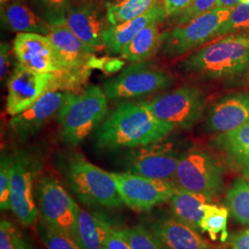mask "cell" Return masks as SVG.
Returning <instances> with one entry per match:
<instances>
[{"label":"cell","mask_w":249,"mask_h":249,"mask_svg":"<svg viewBox=\"0 0 249 249\" xmlns=\"http://www.w3.org/2000/svg\"><path fill=\"white\" fill-rule=\"evenodd\" d=\"M36 230L47 249H81L71 235L50 225L42 218L37 222Z\"/></svg>","instance_id":"29"},{"label":"cell","mask_w":249,"mask_h":249,"mask_svg":"<svg viewBox=\"0 0 249 249\" xmlns=\"http://www.w3.org/2000/svg\"><path fill=\"white\" fill-rule=\"evenodd\" d=\"M40 165L39 159L29 152L18 151L13 154L10 210L24 226L34 224L38 218L35 180Z\"/></svg>","instance_id":"8"},{"label":"cell","mask_w":249,"mask_h":249,"mask_svg":"<svg viewBox=\"0 0 249 249\" xmlns=\"http://www.w3.org/2000/svg\"><path fill=\"white\" fill-rule=\"evenodd\" d=\"M194 0H163V7L166 15L172 16L179 14L187 9Z\"/></svg>","instance_id":"37"},{"label":"cell","mask_w":249,"mask_h":249,"mask_svg":"<svg viewBox=\"0 0 249 249\" xmlns=\"http://www.w3.org/2000/svg\"><path fill=\"white\" fill-rule=\"evenodd\" d=\"M239 4H248L249 3V0H238Z\"/></svg>","instance_id":"43"},{"label":"cell","mask_w":249,"mask_h":249,"mask_svg":"<svg viewBox=\"0 0 249 249\" xmlns=\"http://www.w3.org/2000/svg\"><path fill=\"white\" fill-rule=\"evenodd\" d=\"M175 180L179 188L211 197L220 195L224 187L223 166L208 151L197 149L180 156Z\"/></svg>","instance_id":"5"},{"label":"cell","mask_w":249,"mask_h":249,"mask_svg":"<svg viewBox=\"0 0 249 249\" xmlns=\"http://www.w3.org/2000/svg\"><path fill=\"white\" fill-rule=\"evenodd\" d=\"M54 74L35 71L18 63L8 80L6 109L14 116L32 107L51 87Z\"/></svg>","instance_id":"12"},{"label":"cell","mask_w":249,"mask_h":249,"mask_svg":"<svg viewBox=\"0 0 249 249\" xmlns=\"http://www.w3.org/2000/svg\"><path fill=\"white\" fill-rule=\"evenodd\" d=\"M36 198L41 218L71 235L79 244L77 220L80 206L60 182L52 176L41 177L36 183Z\"/></svg>","instance_id":"6"},{"label":"cell","mask_w":249,"mask_h":249,"mask_svg":"<svg viewBox=\"0 0 249 249\" xmlns=\"http://www.w3.org/2000/svg\"><path fill=\"white\" fill-rule=\"evenodd\" d=\"M231 9L214 8L163 35L161 45L164 53L172 55L187 53L218 38L221 29L231 15Z\"/></svg>","instance_id":"7"},{"label":"cell","mask_w":249,"mask_h":249,"mask_svg":"<svg viewBox=\"0 0 249 249\" xmlns=\"http://www.w3.org/2000/svg\"><path fill=\"white\" fill-rule=\"evenodd\" d=\"M230 245L231 249H249V228L233 233Z\"/></svg>","instance_id":"39"},{"label":"cell","mask_w":249,"mask_h":249,"mask_svg":"<svg viewBox=\"0 0 249 249\" xmlns=\"http://www.w3.org/2000/svg\"><path fill=\"white\" fill-rule=\"evenodd\" d=\"M7 1H9V0H1V4H2V5H3V4H6Z\"/></svg>","instance_id":"44"},{"label":"cell","mask_w":249,"mask_h":249,"mask_svg":"<svg viewBox=\"0 0 249 249\" xmlns=\"http://www.w3.org/2000/svg\"><path fill=\"white\" fill-rule=\"evenodd\" d=\"M249 68V32L224 36L183 62L184 71L210 79L239 75Z\"/></svg>","instance_id":"2"},{"label":"cell","mask_w":249,"mask_h":249,"mask_svg":"<svg viewBox=\"0 0 249 249\" xmlns=\"http://www.w3.org/2000/svg\"><path fill=\"white\" fill-rule=\"evenodd\" d=\"M176 127L160 120L142 103H123L100 125L99 148L116 150L140 148L161 142Z\"/></svg>","instance_id":"1"},{"label":"cell","mask_w":249,"mask_h":249,"mask_svg":"<svg viewBox=\"0 0 249 249\" xmlns=\"http://www.w3.org/2000/svg\"><path fill=\"white\" fill-rule=\"evenodd\" d=\"M160 4V0H124L107 7V18L109 25H117L137 18Z\"/></svg>","instance_id":"28"},{"label":"cell","mask_w":249,"mask_h":249,"mask_svg":"<svg viewBox=\"0 0 249 249\" xmlns=\"http://www.w3.org/2000/svg\"><path fill=\"white\" fill-rule=\"evenodd\" d=\"M123 203L138 212L150 211L170 200L178 187L171 181L146 178L130 172L110 173Z\"/></svg>","instance_id":"11"},{"label":"cell","mask_w":249,"mask_h":249,"mask_svg":"<svg viewBox=\"0 0 249 249\" xmlns=\"http://www.w3.org/2000/svg\"><path fill=\"white\" fill-rule=\"evenodd\" d=\"M166 17L163 5L158 4L140 17L117 25H110L104 35L105 47L110 53H121L144 28L152 23H160Z\"/></svg>","instance_id":"19"},{"label":"cell","mask_w":249,"mask_h":249,"mask_svg":"<svg viewBox=\"0 0 249 249\" xmlns=\"http://www.w3.org/2000/svg\"><path fill=\"white\" fill-rule=\"evenodd\" d=\"M216 2L217 0H194L187 9L178 14V26L186 24L191 19L214 9Z\"/></svg>","instance_id":"34"},{"label":"cell","mask_w":249,"mask_h":249,"mask_svg":"<svg viewBox=\"0 0 249 249\" xmlns=\"http://www.w3.org/2000/svg\"><path fill=\"white\" fill-rule=\"evenodd\" d=\"M143 103L160 120L175 127L190 128L202 116L206 100L198 88L183 86Z\"/></svg>","instance_id":"10"},{"label":"cell","mask_w":249,"mask_h":249,"mask_svg":"<svg viewBox=\"0 0 249 249\" xmlns=\"http://www.w3.org/2000/svg\"><path fill=\"white\" fill-rule=\"evenodd\" d=\"M13 50L18 63L41 73H59V66L53 45L47 36L18 34L13 41Z\"/></svg>","instance_id":"16"},{"label":"cell","mask_w":249,"mask_h":249,"mask_svg":"<svg viewBox=\"0 0 249 249\" xmlns=\"http://www.w3.org/2000/svg\"><path fill=\"white\" fill-rule=\"evenodd\" d=\"M172 82L169 73L148 63H134L116 78L107 80L103 89L108 100L131 99L166 89Z\"/></svg>","instance_id":"9"},{"label":"cell","mask_w":249,"mask_h":249,"mask_svg":"<svg viewBox=\"0 0 249 249\" xmlns=\"http://www.w3.org/2000/svg\"><path fill=\"white\" fill-rule=\"evenodd\" d=\"M239 5L238 0H217L215 8H227L233 9Z\"/></svg>","instance_id":"40"},{"label":"cell","mask_w":249,"mask_h":249,"mask_svg":"<svg viewBox=\"0 0 249 249\" xmlns=\"http://www.w3.org/2000/svg\"><path fill=\"white\" fill-rule=\"evenodd\" d=\"M131 249H166L156 234L142 225L124 229Z\"/></svg>","instance_id":"31"},{"label":"cell","mask_w":249,"mask_h":249,"mask_svg":"<svg viewBox=\"0 0 249 249\" xmlns=\"http://www.w3.org/2000/svg\"><path fill=\"white\" fill-rule=\"evenodd\" d=\"M3 24L18 34H39L48 36L50 25L45 18L39 17L26 4L15 1L2 9Z\"/></svg>","instance_id":"22"},{"label":"cell","mask_w":249,"mask_h":249,"mask_svg":"<svg viewBox=\"0 0 249 249\" xmlns=\"http://www.w3.org/2000/svg\"><path fill=\"white\" fill-rule=\"evenodd\" d=\"M69 92L48 90L32 107L12 116L9 129L19 142H25L38 133L55 114L59 113Z\"/></svg>","instance_id":"15"},{"label":"cell","mask_w":249,"mask_h":249,"mask_svg":"<svg viewBox=\"0 0 249 249\" xmlns=\"http://www.w3.org/2000/svg\"><path fill=\"white\" fill-rule=\"evenodd\" d=\"M16 231L14 225L8 220H1L0 223V249H18Z\"/></svg>","instance_id":"35"},{"label":"cell","mask_w":249,"mask_h":249,"mask_svg":"<svg viewBox=\"0 0 249 249\" xmlns=\"http://www.w3.org/2000/svg\"><path fill=\"white\" fill-rule=\"evenodd\" d=\"M213 145L249 179V124L219 134L214 139Z\"/></svg>","instance_id":"21"},{"label":"cell","mask_w":249,"mask_h":249,"mask_svg":"<svg viewBox=\"0 0 249 249\" xmlns=\"http://www.w3.org/2000/svg\"><path fill=\"white\" fill-rule=\"evenodd\" d=\"M13 155L2 152L0 160V209L2 212L11 209V178Z\"/></svg>","instance_id":"32"},{"label":"cell","mask_w":249,"mask_h":249,"mask_svg":"<svg viewBox=\"0 0 249 249\" xmlns=\"http://www.w3.org/2000/svg\"><path fill=\"white\" fill-rule=\"evenodd\" d=\"M213 197L178 187L170 198V206L174 217L191 227L199 230V223L203 217L202 205L210 203Z\"/></svg>","instance_id":"23"},{"label":"cell","mask_w":249,"mask_h":249,"mask_svg":"<svg viewBox=\"0 0 249 249\" xmlns=\"http://www.w3.org/2000/svg\"><path fill=\"white\" fill-rule=\"evenodd\" d=\"M17 242H18V249H37L34 248L32 245H30L27 241L24 240L18 233L17 236Z\"/></svg>","instance_id":"41"},{"label":"cell","mask_w":249,"mask_h":249,"mask_svg":"<svg viewBox=\"0 0 249 249\" xmlns=\"http://www.w3.org/2000/svg\"><path fill=\"white\" fill-rule=\"evenodd\" d=\"M247 30H249V3L239 4L231 9V15L221 29L218 37L236 34Z\"/></svg>","instance_id":"33"},{"label":"cell","mask_w":249,"mask_h":249,"mask_svg":"<svg viewBox=\"0 0 249 249\" xmlns=\"http://www.w3.org/2000/svg\"><path fill=\"white\" fill-rule=\"evenodd\" d=\"M66 175L73 192L82 203L106 208L124 204L110 173L88 160L73 158Z\"/></svg>","instance_id":"4"},{"label":"cell","mask_w":249,"mask_h":249,"mask_svg":"<svg viewBox=\"0 0 249 249\" xmlns=\"http://www.w3.org/2000/svg\"><path fill=\"white\" fill-rule=\"evenodd\" d=\"M36 7L50 26L66 22L71 0H34Z\"/></svg>","instance_id":"30"},{"label":"cell","mask_w":249,"mask_h":249,"mask_svg":"<svg viewBox=\"0 0 249 249\" xmlns=\"http://www.w3.org/2000/svg\"><path fill=\"white\" fill-rule=\"evenodd\" d=\"M105 2V4L107 5V7L109 6H113V5H116V4H119L121 2H123L124 0H103Z\"/></svg>","instance_id":"42"},{"label":"cell","mask_w":249,"mask_h":249,"mask_svg":"<svg viewBox=\"0 0 249 249\" xmlns=\"http://www.w3.org/2000/svg\"><path fill=\"white\" fill-rule=\"evenodd\" d=\"M106 249H131L124 229L111 228L106 243Z\"/></svg>","instance_id":"36"},{"label":"cell","mask_w":249,"mask_h":249,"mask_svg":"<svg viewBox=\"0 0 249 249\" xmlns=\"http://www.w3.org/2000/svg\"><path fill=\"white\" fill-rule=\"evenodd\" d=\"M10 46L7 43H1L0 45V78L5 80L10 65Z\"/></svg>","instance_id":"38"},{"label":"cell","mask_w":249,"mask_h":249,"mask_svg":"<svg viewBox=\"0 0 249 249\" xmlns=\"http://www.w3.org/2000/svg\"><path fill=\"white\" fill-rule=\"evenodd\" d=\"M66 23L85 44L95 50L105 47L104 35L107 25L98 8L91 2L82 1L71 4L68 10Z\"/></svg>","instance_id":"17"},{"label":"cell","mask_w":249,"mask_h":249,"mask_svg":"<svg viewBox=\"0 0 249 249\" xmlns=\"http://www.w3.org/2000/svg\"><path fill=\"white\" fill-rule=\"evenodd\" d=\"M158 23H152L134 38L120 53L121 57L129 62H144L157 52L161 45V36Z\"/></svg>","instance_id":"25"},{"label":"cell","mask_w":249,"mask_h":249,"mask_svg":"<svg viewBox=\"0 0 249 249\" xmlns=\"http://www.w3.org/2000/svg\"><path fill=\"white\" fill-rule=\"evenodd\" d=\"M112 226L80 208L77 220L78 242L81 249H106L108 234Z\"/></svg>","instance_id":"24"},{"label":"cell","mask_w":249,"mask_h":249,"mask_svg":"<svg viewBox=\"0 0 249 249\" xmlns=\"http://www.w3.org/2000/svg\"><path fill=\"white\" fill-rule=\"evenodd\" d=\"M151 231L166 249H214L195 228L177 218H164L152 224Z\"/></svg>","instance_id":"20"},{"label":"cell","mask_w":249,"mask_h":249,"mask_svg":"<svg viewBox=\"0 0 249 249\" xmlns=\"http://www.w3.org/2000/svg\"><path fill=\"white\" fill-rule=\"evenodd\" d=\"M226 202L231 216L237 223L249 225V181L235 179L226 194Z\"/></svg>","instance_id":"26"},{"label":"cell","mask_w":249,"mask_h":249,"mask_svg":"<svg viewBox=\"0 0 249 249\" xmlns=\"http://www.w3.org/2000/svg\"><path fill=\"white\" fill-rule=\"evenodd\" d=\"M201 210L203 211V217L199 223V230L207 232L213 241L221 233V241L225 242L228 236L227 223L229 210L212 204L211 202L202 205Z\"/></svg>","instance_id":"27"},{"label":"cell","mask_w":249,"mask_h":249,"mask_svg":"<svg viewBox=\"0 0 249 249\" xmlns=\"http://www.w3.org/2000/svg\"><path fill=\"white\" fill-rule=\"evenodd\" d=\"M249 124V92L227 95L210 111L206 126L216 133H224Z\"/></svg>","instance_id":"18"},{"label":"cell","mask_w":249,"mask_h":249,"mask_svg":"<svg viewBox=\"0 0 249 249\" xmlns=\"http://www.w3.org/2000/svg\"><path fill=\"white\" fill-rule=\"evenodd\" d=\"M107 99L104 89L91 86L82 93L69 92L58 113L60 137L71 146H78L91 133L107 114Z\"/></svg>","instance_id":"3"},{"label":"cell","mask_w":249,"mask_h":249,"mask_svg":"<svg viewBox=\"0 0 249 249\" xmlns=\"http://www.w3.org/2000/svg\"><path fill=\"white\" fill-rule=\"evenodd\" d=\"M47 36L54 49L59 73L64 72L76 78L80 71L90 68L96 50L81 41L66 22L50 27Z\"/></svg>","instance_id":"13"},{"label":"cell","mask_w":249,"mask_h":249,"mask_svg":"<svg viewBox=\"0 0 249 249\" xmlns=\"http://www.w3.org/2000/svg\"><path fill=\"white\" fill-rule=\"evenodd\" d=\"M160 142L137 148L126 160L127 172L167 181L175 178L181 155L169 144Z\"/></svg>","instance_id":"14"}]
</instances>
